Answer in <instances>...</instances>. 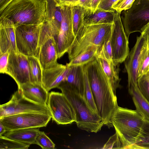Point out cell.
Wrapping results in <instances>:
<instances>
[{
	"instance_id": "obj_37",
	"label": "cell",
	"mask_w": 149,
	"mask_h": 149,
	"mask_svg": "<svg viewBox=\"0 0 149 149\" xmlns=\"http://www.w3.org/2000/svg\"><path fill=\"white\" fill-rule=\"evenodd\" d=\"M10 53L7 52L0 55V73H6Z\"/></svg>"
},
{
	"instance_id": "obj_35",
	"label": "cell",
	"mask_w": 149,
	"mask_h": 149,
	"mask_svg": "<svg viewBox=\"0 0 149 149\" xmlns=\"http://www.w3.org/2000/svg\"><path fill=\"white\" fill-rule=\"evenodd\" d=\"M135 0H118L114 3L112 8L116 11L121 12L130 8Z\"/></svg>"
},
{
	"instance_id": "obj_4",
	"label": "cell",
	"mask_w": 149,
	"mask_h": 149,
	"mask_svg": "<svg viewBox=\"0 0 149 149\" xmlns=\"http://www.w3.org/2000/svg\"><path fill=\"white\" fill-rule=\"evenodd\" d=\"M144 120L136 109L118 106L111 121L121 143L122 149H132L139 135Z\"/></svg>"
},
{
	"instance_id": "obj_27",
	"label": "cell",
	"mask_w": 149,
	"mask_h": 149,
	"mask_svg": "<svg viewBox=\"0 0 149 149\" xmlns=\"http://www.w3.org/2000/svg\"><path fill=\"white\" fill-rule=\"evenodd\" d=\"M149 149V122L144 119L139 135L132 149Z\"/></svg>"
},
{
	"instance_id": "obj_41",
	"label": "cell",
	"mask_w": 149,
	"mask_h": 149,
	"mask_svg": "<svg viewBox=\"0 0 149 149\" xmlns=\"http://www.w3.org/2000/svg\"><path fill=\"white\" fill-rule=\"evenodd\" d=\"M92 0H79L77 5L85 9H91Z\"/></svg>"
},
{
	"instance_id": "obj_9",
	"label": "cell",
	"mask_w": 149,
	"mask_h": 149,
	"mask_svg": "<svg viewBox=\"0 0 149 149\" xmlns=\"http://www.w3.org/2000/svg\"><path fill=\"white\" fill-rule=\"evenodd\" d=\"M47 105L52 120L57 124L66 125L76 122L74 109L62 93L52 91L49 93Z\"/></svg>"
},
{
	"instance_id": "obj_23",
	"label": "cell",
	"mask_w": 149,
	"mask_h": 149,
	"mask_svg": "<svg viewBox=\"0 0 149 149\" xmlns=\"http://www.w3.org/2000/svg\"><path fill=\"white\" fill-rule=\"evenodd\" d=\"M40 128L19 129L6 132L2 135L6 138L25 144H34Z\"/></svg>"
},
{
	"instance_id": "obj_34",
	"label": "cell",
	"mask_w": 149,
	"mask_h": 149,
	"mask_svg": "<svg viewBox=\"0 0 149 149\" xmlns=\"http://www.w3.org/2000/svg\"><path fill=\"white\" fill-rule=\"evenodd\" d=\"M102 149H122V145L117 133L111 136Z\"/></svg>"
},
{
	"instance_id": "obj_7",
	"label": "cell",
	"mask_w": 149,
	"mask_h": 149,
	"mask_svg": "<svg viewBox=\"0 0 149 149\" xmlns=\"http://www.w3.org/2000/svg\"><path fill=\"white\" fill-rule=\"evenodd\" d=\"M42 24L15 26L16 45L18 52L27 56H34L38 58L39 38Z\"/></svg>"
},
{
	"instance_id": "obj_26",
	"label": "cell",
	"mask_w": 149,
	"mask_h": 149,
	"mask_svg": "<svg viewBox=\"0 0 149 149\" xmlns=\"http://www.w3.org/2000/svg\"><path fill=\"white\" fill-rule=\"evenodd\" d=\"M100 47L93 46L88 50L81 54L70 61L66 65L67 66L83 65L96 59V56Z\"/></svg>"
},
{
	"instance_id": "obj_5",
	"label": "cell",
	"mask_w": 149,
	"mask_h": 149,
	"mask_svg": "<svg viewBox=\"0 0 149 149\" xmlns=\"http://www.w3.org/2000/svg\"><path fill=\"white\" fill-rule=\"evenodd\" d=\"M112 26L111 24L83 25L67 52L69 61L93 46L101 47L110 38Z\"/></svg>"
},
{
	"instance_id": "obj_44",
	"label": "cell",
	"mask_w": 149,
	"mask_h": 149,
	"mask_svg": "<svg viewBox=\"0 0 149 149\" xmlns=\"http://www.w3.org/2000/svg\"><path fill=\"white\" fill-rule=\"evenodd\" d=\"M0 135H2L6 132L5 127L0 122Z\"/></svg>"
},
{
	"instance_id": "obj_14",
	"label": "cell",
	"mask_w": 149,
	"mask_h": 149,
	"mask_svg": "<svg viewBox=\"0 0 149 149\" xmlns=\"http://www.w3.org/2000/svg\"><path fill=\"white\" fill-rule=\"evenodd\" d=\"M147 46L146 37L141 34L137 36L136 43L124 61L127 74L128 87L137 85L138 72L142 52Z\"/></svg>"
},
{
	"instance_id": "obj_39",
	"label": "cell",
	"mask_w": 149,
	"mask_h": 149,
	"mask_svg": "<svg viewBox=\"0 0 149 149\" xmlns=\"http://www.w3.org/2000/svg\"><path fill=\"white\" fill-rule=\"evenodd\" d=\"M57 6H72L77 5L79 0H54Z\"/></svg>"
},
{
	"instance_id": "obj_19",
	"label": "cell",
	"mask_w": 149,
	"mask_h": 149,
	"mask_svg": "<svg viewBox=\"0 0 149 149\" xmlns=\"http://www.w3.org/2000/svg\"><path fill=\"white\" fill-rule=\"evenodd\" d=\"M18 89L26 99L36 103L47 105L49 93L42 85L29 82L22 85Z\"/></svg>"
},
{
	"instance_id": "obj_12",
	"label": "cell",
	"mask_w": 149,
	"mask_h": 149,
	"mask_svg": "<svg viewBox=\"0 0 149 149\" xmlns=\"http://www.w3.org/2000/svg\"><path fill=\"white\" fill-rule=\"evenodd\" d=\"M38 57L42 69L54 65L58 58L56 43L50 29L45 22L42 25L39 41Z\"/></svg>"
},
{
	"instance_id": "obj_8",
	"label": "cell",
	"mask_w": 149,
	"mask_h": 149,
	"mask_svg": "<svg viewBox=\"0 0 149 149\" xmlns=\"http://www.w3.org/2000/svg\"><path fill=\"white\" fill-rule=\"evenodd\" d=\"M31 112L51 115L47 105L36 103L26 99L18 89L8 102L0 106V118L17 114Z\"/></svg>"
},
{
	"instance_id": "obj_22",
	"label": "cell",
	"mask_w": 149,
	"mask_h": 149,
	"mask_svg": "<svg viewBox=\"0 0 149 149\" xmlns=\"http://www.w3.org/2000/svg\"><path fill=\"white\" fill-rule=\"evenodd\" d=\"M115 12L107 11L98 8L93 11L91 9L85 8L84 25L112 24Z\"/></svg>"
},
{
	"instance_id": "obj_33",
	"label": "cell",
	"mask_w": 149,
	"mask_h": 149,
	"mask_svg": "<svg viewBox=\"0 0 149 149\" xmlns=\"http://www.w3.org/2000/svg\"><path fill=\"white\" fill-rule=\"evenodd\" d=\"M149 71V49L147 46L143 49L138 70V78Z\"/></svg>"
},
{
	"instance_id": "obj_6",
	"label": "cell",
	"mask_w": 149,
	"mask_h": 149,
	"mask_svg": "<svg viewBox=\"0 0 149 149\" xmlns=\"http://www.w3.org/2000/svg\"><path fill=\"white\" fill-rule=\"evenodd\" d=\"M120 18L126 34L139 32L149 22V0H135L129 9L123 10Z\"/></svg>"
},
{
	"instance_id": "obj_15",
	"label": "cell",
	"mask_w": 149,
	"mask_h": 149,
	"mask_svg": "<svg viewBox=\"0 0 149 149\" xmlns=\"http://www.w3.org/2000/svg\"><path fill=\"white\" fill-rule=\"evenodd\" d=\"M6 74L15 80L18 89L22 85L30 82L28 56L18 52H10Z\"/></svg>"
},
{
	"instance_id": "obj_32",
	"label": "cell",
	"mask_w": 149,
	"mask_h": 149,
	"mask_svg": "<svg viewBox=\"0 0 149 149\" xmlns=\"http://www.w3.org/2000/svg\"><path fill=\"white\" fill-rule=\"evenodd\" d=\"M34 144L43 149H53L55 145L43 131H40L36 138Z\"/></svg>"
},
{
	"instance_id": "obj_20",
	"label": "cell",
	"mask_w": 149,
	"mask_h": 149,
	"mask_svg": "<svg viewBox=\"0 0 149 149\" xmlns=\"http://www.w3.org/2000/svg\"><path fill=\"white\" fill-rule=\"evenodd\" d=\"M96 59L102 67L110 83L117 89L120 86V80L119 76V64L116 63L113 61L107 60L104 56L100 49L96 56Z\"/></svg>"
},
{
	"instance_id": "obj_31",
	"label": "cell",
	"mask_w": 149,
	"mask_h": 149,
	"mask_svg": "<svg viewBox=\"0 0 149 149\" xmlns=\"http://www.w3.org/2000/svg\"><path fill=\"white\" fill-rule=\"evenodd\" d=\"M137 83L141 93L149 102V71L138 78Z\"/></svg>"
},
{
	"instance_id": "obj_13",
	"label": "cell",
	"mask_w": 149,
	"mask_h": 149,
	"mask_svg": "<svg viewBox=\"0 0 149 149\" xmlns=\"http://www.w3.org/2000/svg\"><path fill=\"white\" fill-rule=\"evenodd\" d=\"M63 15L61 28L57 36L54 38L58 58L67 52L75 38L72 26V6H61Z\"/></svg>"
},
{
	"instance_id": "obj_42",
	"label": "cell",
	"mask_w": 149,
	"mask_h": 149,
	"mask_svg": "<svg viewBox=\"0 0 149 149\" xmlns=\"http://www.w3.org/2000/svg\"><path fill=\"white\" fill-rule=\"evenodd\" d=\"M13 0H0V13H1Z\"/></svg>"
},
{
	"instance_id": "obj_28",
	"label": "cell",
	"mask_w": 149,
	"mask_h": 149,
	"mask_svg": "<svg viewBox=\"0 0 149 149\" xmlns=\"http://www.w3.org/2000/svg\"><path fill=\"white\" fill-rule=\"evenodd\" d=\"M85 11V8L81 6L76 5L72 6V26L75 36L84 25Z\"/></svg>"
},
{
	"instance_id": "obj_16",
	"label": "cell",
	"mask_w": 149,
	"mask_h": 149,
	"mask_svg": "<svg viewBox=\"0 0 149 149\" xmlns=\"http://www.w3.org/2000/svg\"><path fill=\"white\" fill-rule=\"evenodd\" d=\"M0 19V55L7 52H18L14 23L6 18Z\"/></svg>"
},
{
	"instance_id": "obj_1",
	"label": "cell",
	"mask_w": 149,
	"mask_h": 149,
	"mask_svg": "<svg viewBox=\"0 0 149 149\" xmlns=\"http://www.w3.org/2000/svg\"><path fill=\"white\" fill-rule=\"evenodd\" d=\"M88 79L98 114L104 125L112 126V116L118 107L117 89L110 82L96 59L83 65Z\"/></svg>"
},
{
	"instance_id": "obj_30",
	"label": "cell",
	"mask_w": 149,
	"mask_h": 149,
	"mask_svg": "<svg viewBox=\"0 0 149 149\" xmlns=\"http://www.w3.org/2000/svg\"><path fill=\"white\" fill-rule=\"evenodd\" d=\"M30 145L6 138L0 135V149H28Z\"/></svg>"
},
{
	"instance_id": "obj_11",
	"label": "cell",
	"mask_w": 149,
	"mask_h": 149,
	"mask_svg": "<svg viewBox=\"0 0 149 149\" xmlns=\"http://www.w3.org/2000/svg\"><path fill=\"white\" fill-rule=\"evenodd\" d=\"M121 13L115 12L110 38L113 59L116 64L124 61L130 52L128 37L121 19Z\"/></svg>"
},
{
	"instance_id": "obj_43",
	"label": "cell",
	"mask_w": 149,
	"mask_h": 149,
	"mask_svg": "<svg viewBox=\"0 0 149 149\" xmlns=\"http://www.w3.org/2000/svg\"><path fill=\"white\" fill-rule=\"evenodd\" d=\"M101 1L102 0H92L91 8L92 11H94L96 10Z\"/></svg>"
},
{
	"instance_id": "obj_10",
	"label": "cell",
	"mask_w": 149,
	"mask_h": 149,
	"mask_svg": "<svg viewBox=\"0 0 149 149\" xmlns=\"http://www.w3.org/2000/svg\"><path fill=\"white\" fill-rule=\"evenodd\" d=\"M52 118L51 115L38 113L17 114L0 118L6 132L14 130L46 127Z\"/></svg>"
},
{
	"instance_id": "obj_25",
	"label": "cell",
	"mask_w": 149,
	"mask_h": 149,
	"mask_svg": "<svg viewBox=\"0 0 149 149\" xmlns=\"http://www.w3.org/2000/svg\"><path fill=\"white\" fill-rule=\"evenodd\" d=\"M30 82L42 85V69L38 58L28 56Z\"/></svg>"
},
{
	"instance_id": "obj_24",
	"label": "cell",
	"mask_w": 149,
	"mask_h": 149,
	"mask_svg": "<svg viewBox=\"0 0 149 149\" xmlns=\"http://www.w3.org/2000/svg\"><path fill=\"white\" fill-rule=\"evenodd\" d=\"M128 89L136 110L144 119L149 122V102L141 93L138 85L131 86Z\"/></svg>"
},
{
	"instance_id": "obj_36",
	"label": "cell",
	"mask_w": 149,
	"mask_h": 149,
	"mask_svg": "<svg viewBox=\"0 0 149 149\" xmlns=\"http://www.w3.org/2000/svg\"><path fill=\"white\" fill-rule=\"evenodd\" d=\"M110 38L104 42L100 49L104 56L107 60L109 61H113V60L112 49Z\"/></svg>"
},
{
	"instance_id": "obj_17",
	"label": "cell",
	"mask_w": 149,
	"mask_h": 149,
	"mask_svg": "<svg viewBox=\"0 0 149 149\" xmlns=\"http://www.w3.org/2000/svg\"><path fill=\"white\" fill-rule=\"evenodd\" d=\"M68 67L58 63L47 68L42 69V85L48 92L57 88L65 79Z\"/></svg>"
},
{
	"instance_id": "obj_40",
	"label": "cell",
	"mask_w": 149,
	"mask_h": 149,
	"mask_svg": "<svg viewBox=\"0 0 149 149\" xmlns=\"http://www.w3.org/2000/svg\"><path fill=\"white\" fill-rule=\"evenodd\" d=\"M140 33L146 37L148 48L149 49V22L143 27Z\"/></svg>"
},
{
	"instance_id": "obj_18",
	"label": "cell",
	"mask_w": 149,
	"mask_h": 149,
	"mask_svg": "<svg viewBox=\"0 0 149 149\" xmlns=\"http://www.w3.org/2000/svg\"><path fill=\"white\" fill-rule=\"evenodd\" d=\"M46 0V21L54 38L61 28L63 15L61 6H57L54 0Z\"/></svg>"
},
{
	"instance_id": "obj_2",
	"label": "cell",
	"mask_w": 149,
	"mask_h": 149,
	"mask_svg": "<svg viewBox=\"0 0 149 149\" xmlns=\"http://www.w3.org/2000/svg\"><path fill=\"white\" fill-rule=\"evenodd\" d=\"M46 0H13L0 13V17L13 21L15 26L40 25L46 21Z\"/></svg>"
},
{
	"instance_id": "obj_21",
	"label": "cell",
	"mask_w": 149,
	"mask_h": 149,
	"mask_svg": "<svg viewBox=\"0 0 149 149\" xmlns=\"http://www.w3.org/2000/svg\"><path fill=\"white\" fill-rule=\"evenodd\" d=\"M83 65L68 66V72L62 81L76 89L79 94L84 97L85 84Z\"/></svg>"
},
{
	"instance_id": "obj_29",
	"label": "cell",
	"mask_w": 149,
	"mask_h": 149,
	"mask_svg": "<svg viewBox=\"0 0 149 149\" xmlns=\"http://www.w3.org/2000/svg\"><path fill=\"white\" fill-rule=\"evenodd\" d=\"M83 67L85 84L84 97L92 110L98 114L87 73L83 65Z\"/></svg>"
},
{
	"instance_id": "obj_3",
	"label": "cell",
	"mask_w": 149,
	"mask_h": 149,
	"mask_svg": "<svg viewBox=\"0 0 149 149\" xmlns=\"http://www.w3.org/2000/svg\"><path fill=\"white\" fill-rule=\"evenodd\" d=\"M57 88L61 91L75 111L77 127L88 132L96 133L104 125L99 114L91 108L85 97L74 88L62 82Z\"/></svg>"
},
{
	"instance_id": "obj_38",
	"label": "cell",
	"mask_w": 149,
	"mask_h": 149,
	"mask_svg": "<svg viewBox=\"0 0 149 149\" xmlns=\"http://www.w3.org/2000/svg\"><path fill=\"white\" fill-rule=\"evenodd\" d=\"M118 0H102L97 8L106 11L115 12L116 11L112 8L113 4Z\"/></svg>"
}]
</instances>
